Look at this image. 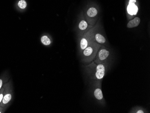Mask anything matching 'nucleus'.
<instances>
[{
	"label": "nucleus",
	"instance_id": "nucleus-1",
	"mask_svg": "<svg viewBox=\"0 0 150 113\" xmlns=\"http://www.w3.org/2000/svg\"><path fill=\"white\" fill-rule=\"evenodd\" d=\"M100 47L101 45L95 42H92L88 45L87 47L83 50V62H91L96 56Z\"/></svg>",
	"mask_w": 150,
	"mask_h": 113
},
{
	"label": "nucleus",
	"instance_id": "nucleus-2",
	"mask_svg": "<svg viewBox=\"0 0 150 113\" xmlns=\"http://www.w3.org/2000/svg\"><path fill=\"white\" fill-rule=\"evenodd\" d=\"M3 86L4 87V96L0 105L7 109L11 105L13 98V88L12 80H10Z\"/></svg>",
	"mask_w": 150,
	"mask_h": 113
},
{
	"label": "nucleus",
	"instance_id": "nucleus-3",
	"mask_svg": "<svg viewBox=\"0 0 150 113\" xmlns=\"http://www.w3.org/2000/svg\"><path fill=\"white\" fill-rule=\"evenodd\" d=\"M94 28L90 29L84 34L80 42V47L82 50H84L91 43L94 42Z\"/></svg>",
	"mask_w": 150,
	"mask_h": 113
},
{
	"label": "nucleus",
	"instance_id": "nucleus-4",
	"mask_svg": "<svg viewBox=\"0 0 150 113\" xmlns=\"http://www.w3.org/2000/svg\"><path fill=\"white\" fill-rule=\"evenodd\" d=\"M105 67L103 64H99L96 65L93 72L92 71V75L94 74L93 78L101 80L104 77L105 74Z\"/></svg>",
	"mask_w": 150,
	"mask_h": 113
},
{
	"label": "nucleus",
	"instance_id": "nucleus-5",
	"mask_svg": "<svg viewBox=\"0 0 150 113\" xmlns=\"http://www.w3.org/2000/svg\"><path fill=\"white\" fill-rule=\"evenodd\" d=\"M109 54V51L105 49L100 50L97 54L96 60H95V63H98V64H102V62L105 61L108 58Z\"/></svg>",
	"mask_w": 150,
	"mask_h": 113
},
{
	"label": "nucleus",
	"instance_id": "nucleus-6",
	"mask_svg": "<svg viewBox=\"0 0 150 113\" xmlns=\"http://www.w3.org/2000/svg\"><path fill=\"white\" fill-rule=\"evenodd\" d=\"M10 79V76L7 72H4L1 76H0V90L3 87V85L8 82Z\"/></svg>",
	"mask_w": 150,
	"mask_h": 113
},
{
	"label": "nucleus",
	"instance_id": "nucleus-7",
	"mask_svg": "<svg viewBox=\"0 0 150 113\" xmlns=\"http://www.w3.org/2000/svg\"><path fill=\"white\" fill-rule=\"evenodd\" d=\"M141 19L139 17L135 18L131 21H129L128 22L127 25V28H133L139 26V24L140 23Z\"/></svg>",
	"mask_w": 150,
	"mask_h": 113
},
{
	"label": "nucleus",
	"instance_id": "nucleus-8",
	"mask_svg": "<svg viewBox=\"0 0 150 113\" xmlns=\"http://www.w3.org/2000/svg\"><path fill=\"white\" fill-rule=\"evenodd\" d=\"M127 11L130 15H136L138 12V6L135 4H129L127 7Z\"/></svg>",
	"mask_w": 150,
	"mask_h": 113
},
{
	"label": "nucleus",
	"instance_id": "nucleus-9",
	"mask_svg": "<svg viewBox=\"0 0 150 113\" xmlns=\"http://www.w3.org/2000/svg\"><path fill=\"white\" fill-rule=\"evenodd\" d=\"M95 41L100 44H103L106 42V39L100 33H97L94 36Z\"/></svg>",
	"mask_w": 150,
	"mask_h": 113
},
{
	"label": "nucleus",
	"instance_id": "nucleus-10",
	"mask_svg": "<svg viewBox=\"0 0 150 113\" xmlns=\"http://www.w3.org/2000/svg\"><path fill=\"white\" fill-rule=\"evenodd\" d=\"M87 14L90 17H94L97 15V10L94 7H91L87 11Z\"/></svg>",
	"mask_w": 150,
	"mask_h": 113
},
{
	"label": "nucleus",
	"instance_id": "nucleus-11",
	"mask_svg": "<svg viewBox=\"0 0 150 113\" xmlns=\"http://www.w3.org/2000/svg\"><path fill=\"white\" fill-rule=\"evenodd\" d=\"M94 95L95 98L98 100H101L103 98V94L102 90L99 88H97L96 89H95L94 92Z\"/></svg>",
	"mask_w": 150,
	"mask_h": 113
},
{
	"label": "nucleus",
	"instance_id": "nucleus-12",
	"mask_svg": "<svg viewBox=\"0 0 150 113\" xmlns=\"http://www.w3.org/2000/svg\"><path fill=\"white\" fill-rule=\"evenodd\" d=\"M41 42L43 44L48 45L51 44V40L47 36H43L41 38Z\"/></svg>",
	"mask_w": 150,
	"mask_h": 113
},
{
	"label": "nucleus",
	"instance_id": "nucleus-13",
	"mask_svg": "<svg viewBox=\"0 0 150 113\" xmlns=\"http://www.w3.org/2000/svg\"><path fill=\"white\" fill-rule=\"evenodd\" d=\"M17 6L19 9H25L27 7V2L25 0H20L17 3Z\"/></svg>",
	"mask_w": 150,
	"mask_h": 113
},
{
	"label": "nucleus",
	"instance_id": "nucleus-14",
	"mask_svg": "<svg viewBox=\"0 0 150 113\" xmlns=\"http://www.w3.org/2000/svg\"><path fill=\"white\" fill-rule=\"evenodd\" d=\"M79 29L81 30H84L86 29L88 27V23L86 21L84 20L81 21L79 23Z\"/></svg>",
	"mask_w": 150,
	"mask_h": 113
},
{
	"label": "nucleus",
	"instance_id": "nucleus-15",
	"mask_svg": "<svg viewBox=\"0 0 150 113\" xmlns=\"http://www.w3.org/2000/svg\"><path fill=\"white\" fill-rule=\"evenodd\" d=\"M4 86H3V87L0 90V104L1 103L2 99H3V96H4Z\"/></svg>",
	"mask_w": 150,
	"mask_h": 113
},
{
	"label": "nucleus",
	"instance_id": "nucleus-16",
	"mask_svg": "<svg viewBox=\"0 0 150 113\" xmlns=\"http://www.w3.org/2000/svg\"><path fill=\"white\" fill-rule=\"evenodd\" d=\"M7 108L3 107L0 105V113H4L6 110Z\"/></svg>",
	"mask_w": 150,
	"mask_h": 113
},
{
	"label": "nucleus",
	"instance_id": "nucleus-17",
	"mask_svg": "<svg viewBox=\"0 0 150 113\" xmlns=\"http://www.w3.org/2000/svg\"><path fill=\"white\" fill-rule=\"evenodd\" d=\"M136 2V0H129V4H135Z\"/></svg>",
	"mask_w": 150,
	"mask_h": 113
},
{
	"label": "nucleus",
	"instance_id": "nucleus-18",
	"mask_svg": "<svg viewBox=\"0 0 150 113\" xmlns=\"http://www.w3.org/2000/svg\"><path fill=\"white\" fill-rule=\"evenodd\" d=\"M137 113H144V111L142 110H139L137 111L136 112Z\"/></svg>",
	"mask_w": 150,
	"mask_h": 113
}]
</instances>
